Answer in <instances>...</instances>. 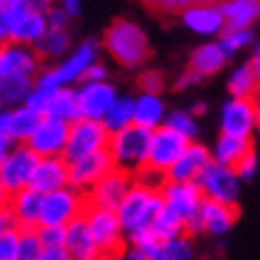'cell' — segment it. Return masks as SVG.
I'll use <instances>...</instances> for the list:
<instances>
[{"label":"cell","instance_id":"1","mask_svg":"<svg viewBox=\"0 0 260 260\" xmlns=\"http://www.w3.org/2000/svg\"><path fill=\"white\" fill-rule=\"evenodd\" d=\"M103 50L124 70H143L153 55L150 36L139 22L119 17L103 34Z\"/></svg>","mask_w":260,"mask_h":260},{"label":"cell","instance_id":"2","mask_svg":"<svg viewBox=\"0 0 260 260\" xmlns=\"http://www.w3.org/2000/svg\"><path fill=\"white\" fill-rule=\"evenodd\" d=\"M103 43L98 39H86L77 43L70 53L57 60L55 64H43V70L36 77V84L46 88H60V86H77L84 81V74L95 60H101Z\"/></svg>","mask_w":260,"mask_h":260},{"label":"cell","instance_id":"3","mask_svg":"<svg viewBox=\"0 0 260 260\" xmlns=\"http://www.w3.org/2000/svg\"><path fill=\"white\" fill-rule=\"evenodd\" d=\"M165 208V201H162V193H160V186H153L148 181H143L136 177L134 186L129 189V193L124 196V201L119 203L117 213L119 220H122V227H124L126 234H132L136 229L150 227L155 215Z\"/></svg>","mask_w":260,"mask_h":260},{"label":"cell","instance_id":"4","mask_svg":"<svg viewBox=\"0 0 260 260\" xmlns=\"http://www.w3.org/2000/svg\"><path fill=\"white\" fill-rule=\"evenodd\" d=\"M160 193L162 201L170 210L179 215L186 222V232L191 237L203 234V222H201V205H203L205 196L198 181H172L165 179L160 184Z\"/></svg>","mask_w":260,"mask_h":260},{"label":"cell","instance_id":"5","mask_svg":"<svg viewBox=\"0 0 260 260\" xmlns=\"http://www.w3.org/2000/svg\"><path fill=\"white\" fill-rule=\"evenodd\" d=\"M150 134H153V129H146V126L136 124V122L115 132V134H110L108 150L112 153L115 165L122 167V170H129L134 174L141 172L146 167V160H148Z\"/></svg>","mask_w":260,"mask_h":260},{"label":"cell","instance_id":"6","mask_svg":"<svg viewBox=\"0 0 260 260\" xmlns=\"http://www.w3.org/2000/svg\"><path fill=\"white\" fill-rule=\"evenodd\" d=\"M84 220H86L91 234H93L98 251L101 253H122L126 246V232L122 227L119 213L115 208H105V205L88 203L84 210Z\"/></svg>","mask_w":260,"mask_h":260},{"label":"cell","instance_id":"7","mask_svg":"<svg viewBox=\"0 0 260 260\" xmlns=\"http://www.w3.org/2000/svg\"><path fill=\"white\" fill-rule=\"evenodd\" d=\"M88 205L86 191L77 186H62V189L43 193V210H41V224H62L67 227L70 222L84 215Z\"/></svg>","mask_w":260,"mask_h":260},{"label":"cell","instance_id":"8","mask_svg":"<svg viewBox=\"0 0 260 260\" xmlns=\"http://www.w3.org/2000/svg\"><path fill=\"white\" fill-rule=\"evenodd\" d=\"M196 181H198V186H201V191H203L205 198L239 205V198H241V184H244V179L239 177V172L232 165H224V162L210 160V165L205 167L203 174H201Z\"/></svg>","mask_w":260,"mask_h":260},{"label":"cell","instance_id":"9","mask_svg":"<svg viewBox=\"0 0 260 260\" xmlns=\"http://www.w3.org/2000/svg\"><path fill=\"white\" fill-rule=\"evenodd\" d=\"M108 141H110V132H108V126L103 124L101 119L79 117L70 124V141H67L62 158L67 162H72V160L84 158L88 153L108 148Z\"/></svg>","mask_w":260,"mask_h":260},{"label":"cell","instance_id":"10","mask_svg":"<svg viewBox=\"0 0 260 260\" xmlns=\"http://www.w3.org/2000/svg\"><path fill=\"white\" fill-rule=\"evenodd\" d=\"M189 143H191V139H186V136L179 134V132H174L172 126H167V124L153 129L146 167L153 170V172L167 174V170L177 162V158L186 150Z\"/></svg>","mask_w":260,"mask_h":260},{"label":"cell","instance_id":"11","mask_svg":"<svg viewBox=\"0 0 260 260\" xmlns=\"http://www.w3.org/2000/svg\"><path fill=\"white\" fill-rule=\"evenodd\" d=\"M179 19L191 34L201 39H217L227 29L220 3H210V0H193L179 12Z\"/></svg>","mask_w":260,"mask_h":260},{"label":"cell","instance_id":"12","mask_svg":"<svg viewBox=\"0 0 260 260\" xmlns=\"http://www.w3.org/2000/svg\"><path fill=\"white\" fill-rule=\"evenodd\" d=\"M258 108H260V103L255 101V98H237V95H229L220 108V134L253 139Z\"/></svg>","mask_w":260,"mask_h":260},{"label":"cell","instance_id":"13","mask_svg":"<svg viewBox=\"0 0 260 260\" xmlns=\"http://www.w3.org/2000/svg\"><path fill=\"white\" fill-rule=\"evenodd\" d=\"M39 158L41 155L29 143H15V148L8 153V158L0 162V177H3L10 193L24 189V186H31V177Z\"/></svg>","mask_w":260,"mask_h":260},{"label":"cell","instance_id":"14","mask_svg":"<svg viewBox=\"0 0 260 260\" xmlns=\"http://www.w3.org/2000/svg\"><path fill=\"white\" fill-rule=\"evenodd\" d=\"M46 60L41 57L36 46L5 41L0 43V74H19V77H39Z\"/></svg>","mask_w":260,"mask_h":260},{"label":"cell","instance_id":"15","mask_svg":"<svg viewBox=\"0 0 260 260\" xmlns=\"http://www.w3.org/2000/svg\"><path fill=\"white\" fill-rule=\"evenodd\" d=\"M112 167H117V165H115L112 153L108 148L88 153V155H84V158H77V160H72L70 162V184L88 193V191L93 189L105 174L110 172Z\"/></svg>","mask_w":260,"mask_h":260},{"label":"cell","instance_id":"16","mask_svg":"<svg viewBox=\"0 0 260 260\" xmlns=\"http://www.w3.org/2000/svg\"><path fill=\"white\" fill-rule=\"evenodd\" d=\"M70 124L72 122H64L60 117L43 115L39 126L34 129L31 139L26 143L39 153L41 158L43 155H64V148H67V141H70Z\"/></svg>","mask_w":260,"mask_h":260},{"label":"cell","instance_id":"17","mask_svg":"<svg viewBox=\"0 0 260 260\" xmlns=\"http://www.w3.org/2000/svg\"><path fill=\"white\" fill-rule=\"evenodd\" d=\"M77 95H79V108H81V117H91V119H103L105 112L110 110V105L117 101V86L110 79L103 81H81L77 84Z\"/></svg>","mask_w":260,"mask_h":260},{"label":"cell","instance_id":"18","mask_svg":"<svg viewBox=\"0 0 260 260\" xmlns=\"http://www.w3.org/2000/svg\"><path fill=\"white\" fill-rule=\"evenodd\" d=\"M136 174L122 167H112L110 172L105 174L93 189L88 191V203L95 205H105V208H115L117 210L119 203L124 201V196L129 193V189L134 186Z\"/></svg>","mask_w":260,"mask_h":260},{"label":"cell","instance_id":"19","mask_svg":"<svg viewBox=\"0 0 260 260\" xmlns=\"http://www.w3.org/2000/svg\"><path fill=\"white\" fill-rule=\"evenodd\" d=\"M5 208L10 210L17 227L31 229L41 224V210H43V191L34 186H24L19 191H12L8 196Z\"/></svg>","mask_w":260,"mask_h":260},{"label":"cell","instance_id":"20","mask_svg":"<svg viewBox=\"0 0 260 260\" xmlns=\"http://www.w3.org/2000/svg\"><path fill=\"white\" fill-rule=\"evenodd\" d=\"M210 160H213V150L208 148L205 143H201L198 139L186 146V150L181 153L177 162H174L170 170H167L165 179H172V181H196L203 170L210 165Z\"/></svg>","mask_w":260,"mask_h":260},{"label":"cell","instance_id":"21","mask_svg":"<svg viewBox=\"0 0 260 260\" xmlns=\"http://www.w3.org/2000/svg\"><path fill=\"white\" fill-rule=\"evenodd\" d=\"M239 220V205L234 203H222L205 198L201 205V222H203V234L210 237H224L229 234Z\"/></svg>","mask_w":260,"mask_h":260},{"label":"cell","instance_id":"22","mask_svg":"<svg viewBox=\"0 0 260 260\" xmlns=\"http://www.w3.org/2000/svg\"><path fill=\"white\" fill-rule=\"evenodd\" d=\"M41 117H43V115L31 110L26 103L12 105V108H5V112L0 115V129H3L15 143H26L31 139L34 129L39 126Z\"/></svg>","mask_w":260,"mask_h":260},{"label":"cell","instance_id":"23","mask_svg":"<svg viewBox=\"0 0 260 260\" xmlns=\"http://www.w3.org/2000/svg\"><path fill=\"white\" fill-rule=\"evenodd\" d=\"M67 184H70V162L62 155H43V158H39L31 177L34 189L48 193V191L62 189Z\"/></svg>","mask_w":260,"mask_h":260},{"label":"cell","instance_id":"24","mask_svg":"<svg viewBox=\"0 0 260 260\" xmlns=\"http://www.w3.org/2000/svg\"><path fill=\"white\" fill-rule=\"evenodd\" d=\"M46 31H48V15L46 12H36L29 5L8 24L10 41H19V43H29V46H36Z\"/></svg>","mask_w":260,"mask_h":260},{"label":"cell","instance_id":"25","mask_svg":"<svg viewBox=\"0 0 260 260\" xmlns=\"http://www.w3.org/2000/svg\"><path fill=\"white\" fill-rule=\"evenodd\" d=\"M229 62L227 53L222 50L220 41H203L201 46H196L191 50L189 55V70H193L198 77H215V74H220L224 70V64Z\"/></svg>","mask_w":260,"mask_h":260},{"label":"cell","instance_id":"26","mask_svg":"<svg viewBox=\"0 0 260 260\" xmlns=\"http://www.w3.org/2000/svg\"><path fill=\"white\" fill-rule=\"evenodd\" d=\"M64 248L70 251L72 260H93L101 255L98 244H95V239H93V234H91V229H88L86 220H84V215L67 224Z\"/></svg>","mask_w":260,"mask_h":260},{"label":"cell","instance_id":"27","mask_svg":"<svg viewBox=\"0 0 260 260\" xmlns=\"http://www.w3.org/2000/svg\"><path fill=\"white\" fill-rule=\"evenodd\" d=\"M167 108L162 93H148V91H139L134 95V122L146 126V129H158L165 124Z\"/></svg>","mask_w":260,"mask_h":260},{"label":"cell","instance_id":"28","mask_svg":"<svg viewBox=\"0 0 260 260\" xmlns=\"http://www.w3.org/2000/svg\"><path fill=\"white\" fill-rule=\"evenodd\" d=\"M196 241L189 232L172 239H160L148 248V260H196Z\"/></svg>","mask_w":260,"mask_h":260},{"label":"cell","instance_id":"29","mask_svg":"<svg viewBox=\"0 0 260 260\" xmlns=\"http://www.w3.org/2000/svg\"><path fill=\"white\" fill-rule=\"evenodd\" d=\"M227 26H255L260 17V0H220Z\"/></svg>","mask_w":260,"mask_h":260},{"label":"cell","instance_id":"30","mask_svg":"<svg viewBox=\"0 0 260 260\" xmlns=\"http://www.w3.org/2000/svg\"><path fill=\"white\" fill-rule=\"evenodd\" d=\"M251 148H253V139H246V136H232V134H220L210 150H213V160L234 167Z\"/></svg>","mask_w":260,"mask_h":260},{"label":"cell","instance_id":"31","mask_svg":"<svg viewBox=\"0 0 260 260\" xmlns=\"http://www.w3.org/2000/svg\"><path fill=\"white\" fill-rule=\"evenodd\" d=\"M227 91L229 95L237 98H255L258 93V77H255V67L251 60L239 62L227 77Z\"/></svg>","mask_w":260,"mask_h":260},{"label":"cell","instance_id":"32","mask_svg":"<svg viewBox=\"0 0 260 260\" xmlns=\"http://www.w3.org/2000/svg\"><path fill=\"white\" fill-rule=\"evenodd\" d=\"M48 115L60 117L64 122H74L81 117V108H79V95H77V86H60L53 88L50 95V108Z\"/></svg>","mask_w":260,"mask_h":260},{"label":"cell","instance_id":"33","mask_svg":"<svg viewBox=\"0 0 260 260\" xmlns=\"http://www.w3.org/2000/svg\"><path fill=\"white\" fill-rule=\"evenodd\" d=\"M36 79L34 77H19V74H0V103L5 108L22 105L26 95L31 93Z\"/></svg>","mask_w":260,"mask_h":260},{"label":"cell","instance_id":"34","mask_svg":"<svg viewBox=\"0 0 260 260\" xmlns=\"http://www.w3.org/2000/svg\"><path fill=\"white\" fill-rule=\"evenodd\" d=\"M72 34L70 29H50L41 36V41L36 43V50L41 53L43 60H62L67 53L72 50Z\"/></svg>","mask_w":260,"mask_h":260},{"label":"cell","instance_id":"35","mask_svg":"<svg viewBox=\"0 0 260 260\" xmlns=\"http://www.w3.org/2000/svg\"><path fill=\"white\" fill-rule=\"evenodd\" d=\"M217 41H220L222 50L227 53V57L232 60V57L241 55L244 50H251L253 43L258 39H255L253 26H227V29L217 36Z\"/></svg>","mask_w":260,"mask_h":260},{"label":"cell","instance_id":"36","mask_svg":"<svg viewBox=\"0 0 260 260\" xmlns=\"http://www.w3.org/2000/svg\"><path fill=\"white\" fill-rule=\"evenodd\" d=\"M101 122L108 126L110 134H115V132H119V129H124L129 124H134V95L119 93L117 101L110 105V110L105 112V117Z\"/></svg>","mask_w":260,"mask_h":260},{"label":"cell","instance_id":"37","mask_svg":"<svg viewBox=\"0 0 260 260\" xmlns=\"http://www.w3.org/2000/svg\"><path fill=\"white\" fill-rule=\"evenodd\" d=\"M150 227H153V232H155L158 239H172V237H179V234L186 232V222L165 205V208L155 215V220H153Z\"/></svg>","mask_w":260,"mask_h":260},{"label":"cell","instance_id":"38","mask_svg":"<svg viewBox=\"0 0 260 260\" xmlns=\"http://www.w3.org/2000/svg\"><path fill=\"white\" fill-rule=\"evenodd\" d=\"M167 126H172L174 132H179V134H184L186 139H198V117L193 115V112L186 108H177V110H170L167 112V119H165Z\"/></svg>","mask_w":260,"mask_h":260},{"label":"cell","instance_id":"39","mask_svg":"<svg viewBox=\"0 0 260 260\" xmlns=\"http://www.w3.org/2000/svg\"><path fill=\"white\" fill-rule=\"evenodd\" d=\"M41 251H43V241L39 237V229H22V237H19V246L15 251L12 260H39Z\"/></svg>","mask_w":260,"mask_h":260},{"label":"cell","instance_id":"40","mask_svg":"<svg viewBox=\"0 0 260 260\" xmlns=\"http://www.w3.org/2000/svg\"><path fill=\"white\" fill-rule=\"evenodd\" d=\"M136 84H139V91H148V93H162L165 86H167L165 74H162V72L160 70H146V67L139 72Z\"/></svg>","mask_w":260,"mask_h":260},{"label":"cell","instance_id":"41","mask_svg":"<svg viewBox=\"0 0 260 260\" xmlns=\"http://www.w3.org/2000/svg\"><path fill=\"white\" fill-rule=\"evenodd\" d=\"M19 237H22V227H8L3 234H0V260H12L15 258V251L19 246Z\"/></svg>","mask_w":260,"mask_h":260},{"label":"cell","instance_id":"42","mask_svg":"<svg viewBox=\"0 0 260 260\" xmlns=\"http://www.w3.org/2000/svg\"><path fill=\"white\" fill-rule=\"evenodd\" d=\"M50 95H53V88H46V86H39V84H34L31 93L26 95V105L36 110L39 115H48V108H50Z\"/></svg>","mask_w":260,"mask_h":260},{"label":"cell","instance_id":"43","mask_svg":"<svg viewBox=\"0 0 260 260\" xmlns=\"http://www.w3.org/2000/svg\"><path fill=\"white\" fill-rule=\"evenodd\" d=\"M258 167H260L258 153H255V148H251V150H248V153L244 155V158H241L237 165H234V170H237L239 177H241L244 181H251V179H255V174H258Z\"/></svg>","mask_w":260,"mask_h":260},{"label":"cell","instance_id":"44","mask_svg":"<svg viewBox=\"0 0 260 260\" xmlns=\"http://www.w3.org/2000/svg\"><path fill=\"white\" fill-rule=\"evenodd\" d=\"M39 237L43 246H64V232L67 227L62 224H39Z\"/></svg>","mask_w":260,"mask_h":260},{"label":"cell","instance_id":"45","mask_svg":"<svg viewBox=\"0 0 260 260\" xmlns=\"http://www.w3.org/2000/svg\"><path fill=\"white\" fill-rule=\"evenodd\" d=\"M160 239L155 237L153 227H143V229H136L132 234H126V244H134V246H141V248H150L153 244H158Z\"/></svg>","mask_w":260,"mask_h":260},{"label":"cell","instance_id":"46","mask_svg":"<svg viewBox=\"0 0 260 260\" xmlns=\"http://www.w3.org/2000/svg\"><path fill=\"white\" fill-rule=\"evenodd\" d=\"M46 15H48V26H50V29H70L72 17L67 15L60 5H53Z\"/></svg>","mask_w":260,"mask_h":260},{"label":"cell","instance_id":"47","mask_svg":"<svg viewBox=\"0 0 260 260\" xmlns=\"http://www.w3.org/2000/svg\"><path fill=\"white\" fill-rule=\"evenodd\" d=\"M146 5L160 10V12H181V10L191 5L193 0H143Z\"/></svg>","mask_w":260,"mask_h":260},{"label":"cell","instance_id":"48","mask_svg":"<svg viewBox=\"0 0 260 260\" xmlns=\"http://www.w3.org/2000/svg\"><path fill=\"white\" fill-rule=\"evenodd\" d=\"M203 81V77H198L193 70H186V72H181L179 77L174 79L172 86L177 88V91H184V88H191V86H196V84H201Z\"/></svg>","mask_w":260,"mask_h":260},{"label":"cell","instance_id":"49","mask_svg":"<svg viewBox=\"0 0 260 260\" xmlns=\"http://www.w3.org/2000/svg\"><path fill=\"white\" fill-rule=\"evenodd\" d=\"M39 260H72V255L64 246H43Z\"/></svg>","mask_w":260,"mask_h":260},{"label":"cell","instance_id":"50","mask_svg":"<svg viewBox=\"0 0 260 260\" xmlns=\"http://www.w3.org/2000/svg\"><path fill=\"white\" fill-rule=\"evenodd\" d=\"M110 77V72H108V67H105V62H101V60H95L91 67L86 70V74H84V81H103Z\"/></svg>","mask_w":260,"mask_h":260},{"label":"cell","instance_id":"51","mask_svg":"<svg viewBox=\"0 0 260 260\" xmlns=\"http://www.w3.org/2000/svg\"><path fill=\"white\" fill-rule=\"evenodd\" d=\"M122 260H148V248H141V246H134V244H126L122 248Z\"/></svg>","mask_w":260,"mask_h":260},{"label":"cell","instance_id":"52","mask_svg":"<svg viewBox=\"0 0 260 260\" xmlns=\"http://www.w3.org/2000/svg\"><path fill=\"white\" fill-rule=\"evenodd\" d=\"M60 8L67 12V15L74 19V17L81 15V8H84V0H60Z\"/></svg>","mask_w":260,"mask_h":260},{"label":"cell","instance_id":"53","mask_svg":"<svg viewBox=\"0 0 260 260\" xmlns=\"http://www.w3.org/2000/svg\"><path fill=\"white\" fill-rule=\"evenodd\" d=\"M12 148H15V141H12V139H10V136L5 134L3 129H0V162L8 158V153H10Z\"/></svg>","mask_w":260,"mask_h":260},{"label":"cell","instance_id":"54","mask_svg":"<svg viewBox=\"0 0 260 260\" xmlns=\"http://www.w3.org/2000/svg\"><path fill=\"white\" fill-rule=\"evenodd\" d=\"M24 3L31 10H36V12H48V10L55 5V0H24Z\"/></svg>","mask_w":260,"mask_h":260},{"label":"cell","instance_id":"55","mask_svg":"<svg viewBox=\"0 0 260 260\" xmlns=\"http://www.w3.org/2000/svg\"><path fill=\"white\" fill-rule=\"evenodd\" d=\"M12 224H15V220H12L10 210L8 208H0V234H3L8 227H12Z\"/></svg>","mask_w":260,"mask_h":260},{"label":"cell","instance_id":"56","mask_svg":"<svg viewBox=\"0 0 260 260\" xmlns=\"http://www.w3.org/2000/svg\"><path fill=\"white\" fill-rule=\"evenodd\" d=\"M189 110L193 112L196 117H201V115H205V112H208V105H205V103H193V105H191Z\"/></svg>","mask_w":260,"mask_h":260},{"label":"cell","instance_id":"57","mask_svg":"<svg viewBox=\"0 0 260 260\" xmlns=\"http://www.w3.org/2000/svg\"><path fill=\"white\" fill-rule=\"evenodd\" d=\"M8 196H10V191H8V186H5V181H3V177H0V205H5V203H8Z\"/></svg>","mask_w":260,"mask_h":260},{"label":"cell","instance_id":"58","mask_svg":"<svg viewBox=\"0 0 260 260\" xmlns=\"http://www.w3.org/2000/svg\"><path fill=\"white\" fill-rule=\"evenodd\" d=\"M253 67H255V77H258V93H255V101L260 103V60H251Z\"/></svg>","mask_w":260,"mask_h":260},{"label":"cell","instance_id":"59","mask_svg":"<svg viewBox=\"0 0 260 260\" xmlns=\"http://www.w3.org/2000/svg\"><path fill=\"white\" fill-rule=\"evenodd\" d=\"M253 141H260V108L255 115V129H253Z\"/></svg>","mask_w":260,"mask_h":260},{"label":"cell","instance_id":"60","mask_svg":"<svg viewBox=\"0 0 260 260\" xmlns=\"http://www.w3.org/2000/svg\"><path fill=\"white\" fill-rule=\"evenodd\" d=\"M93 260H122V255H119V253H101V255Z\"/></svg>","mask_w":260,"mask_h":260},{"label":"cell","instance_id":"61","mask_svg":"<svg viewBox=\"0 0 260 260\" xmlns=\"http://www.w3.org/2000/svg\"><path fill=\"white\" fill-rule=\"evenodd\" d=\"M5 41H10V34L5 29V24H0V43H5Z\"/></svg>","mask_w":260,"mask_h":260},{"label":"cell","instance_id":"62","mask_svg":"<svg viewBox=\"0 0 260 260\" xmlns=\"http://www.w3.org/2000/svg\"><path fill=\"white\" fill-rule=\"evenodd\" d=\"M3 112H5V105H3V103H0V115H3Z\"/></svg>","mask_w":260,"mask_h":260},{"label":"cell","instance_id":"63","mask_svg":"<svg viewBox=\"0 0 260 260\" xmlns=\"http://www.w3.org/2000/svg\"><path fill=\"white\" fill-rule=\"evenodd\" d=\"M255 24H258V29H260V17H258V22H255Z\"/></svg>","mask_w":260,"mask_h":260},{"label":"cell","instance_id":"64","mask_svg":"<svg viewBox=\"0 0 260 260\" xmlns=\"http://www.w3.org/2000/svg\"><path fill=\"white\" fill-rule=\"evenodd\" d=\"M0 208H5V205H0Z\"/></svg>","mask_w":260,"mask_h":260}]
</instances>
